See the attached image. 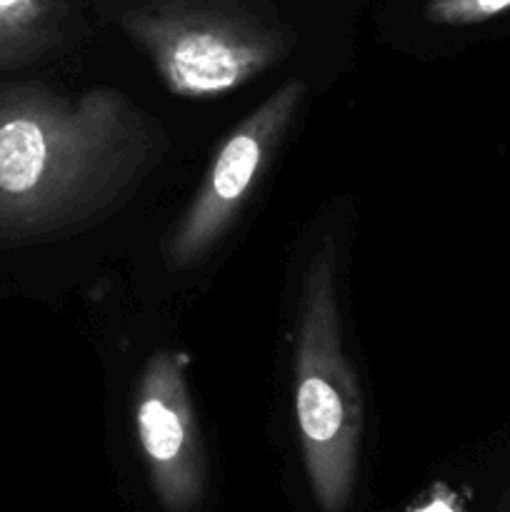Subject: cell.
<instances>
[{"mask_svg": "<svg viewBox=\"0 0 510 512\" xmlns=\"http://www.w3.org/2000/svg\"><path fill=\"white\" fill-rule=\"evenodd\" d=\"M155 138L118 93L65 103L0 95V230L43 233L100 213L153 155Z\"/></svg>", "mask_w": 510, "mask_h": 512, "instance_id": "obj_1", "label": "cell"}, {"mask_svg": "<svg viewBox=\"0 0 510 512\" xmlns=\"http://www.w3.org/2000/svg\"><path fill=\"white\" fill-rule=\"evenodd\" d=\"M170 93L218 98L273 68L290 35L263 0H140L120 15Z\"/></svg>", "mask_w": 510, "mask_h": 512, "instance_id": "obj_2", "label": "cell"}, {"mask_svg": "<svg viewBox=\"0 0 510 512\" xmlns=\"http://www.w3.org/2000/svg\"><path fill=\"white\" fill-rule=\"evenodd\" d=\"M295 418L315 500L323 512H343L358 470L363 405L340 338L328 253L310 260L305 275L295 350Z\"/></svg>", "mask_w": 510, "mask_h": 512, "instance_id": "obj_3", "label": "cell"}, {"mask_svg": "<svg viewBox=\"0 0 510 512\" xmlns=\"http://www.w3.org/2000/svg\"><path fill=\"white\" fill-rule=\"evenodd\" d=\"M303 95L305 85L300 80H290L258 105L225 140L218 158L210 165L208 178L195 193L193 205L170 235L168 260L173 268L198 263L223 238L258 175L263 173L273 148L288 130Z\"/></svg>", "mask_w": 510, "mask_h": 512, "instance_id": "obj_4", "label": "cell"}, {"mask_svg": "<svg viewBox=\"0 0 510 512\" xmlns=\"http://www.w3.org/2000/svg\"><path fill=\"white\" fill-rule=\"evenodd\" d=\"M135 430L153 490L165 510L198 508L205 488V458L180 353L163 350L145 365L135 398Z\"/></svg>", "mask_w": 510, "mask_h": 512, "instance_id": "obj_5", "label": "cell"}, {"mask_svg": "<svg viewBox=\"0 0 510 512\" xmlns=\"http://www.w3.org/2000/svg\"><path fill=\"white\" fill-rule=\"evenodd\" d=\"M68 18L65 0H0V65L25 63L55 48Z\"/></svg>", "mask_w": 510, "mask_h": 512, "instance_id": "obj_6", "label": "cell"}, {"mask_svg": "<svg viewBox=\"0 0 510 512\" xmlns=\"http://www.w3.org/2000/svg\"><path fill=\"white\" fill-rule=\"evenodd\" d=\"M510 10V0H428L425 18L435 25H475Z\"/></svg>", "mask_w": 510, "mask_h": 512, "instance_id": "obj_7", "label": "cell"}, {"mask_svg": "<svg viewBox=\"0 0 510 512\" xmlns=\"http://www.w3.org/2000/svg\"><path fill=\"white\" fill-rule=\"evenodd\" d=\"M410 512H465V510L460 508L458 498H455L450 490H445L443 485H438V488L433 490V495H430V500H425L420 508Z\"/></svg>", "mask_w": 510, "mask_h": 512, "instance_id": "obj_8", "label": "cell"}, {"mask_svg": "<svg viewBox=\"0 0 510 512\" xmlns=\"http://www.w3.org/2000/svg\"><path fill=\"white\" fill-rule=\"evenodd\" d=\"M498 512H510V488L503 493V500H500Z\"/></svg>", "mask_w": 510, "mask_h": 512, "instance_id": "obj_9", "label": "cell"}]
</instances>
